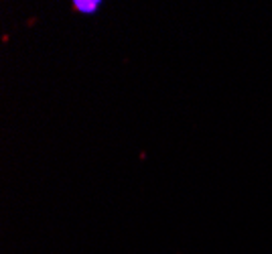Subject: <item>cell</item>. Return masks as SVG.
Instances as JSON below:
<instances>
[{"mask_svg":"<svg viewBox=\"0 0 272 254\" xmlns=\"http://www.w3.org/2000/svg\"><path fill=\"white\" fill-rule=\"evenodd\" d=\"M100 6H102L100 0H75L73 2V8L77 12H84V14H94L100 10Z\"/></svg>","mask_w":272,"mask_h":254,"instance_id":"cell-1","label":"cell"}]
</instances>
